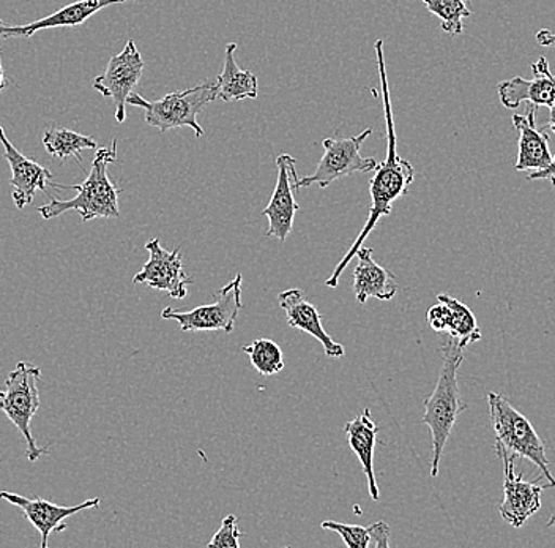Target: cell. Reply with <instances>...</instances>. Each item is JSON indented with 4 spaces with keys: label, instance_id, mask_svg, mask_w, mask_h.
<instances>
[{
    "label": "cell",
    "instance_id": "cell-1",
    "mask_svg": "<svg viewBox=\"0 0 555 548\" xmlns=\"http://www.w3.org/2000/svg\"><path fill=\"white\" fill-rule=\"evenodd\" d=\"M376 58L380 76L382 103H384L385 120H387V158L382 165H377L376 175L371 180L370 193L373 204H371L366 224L357 235L356 242L346 253L345 258L339 262V265L333 270L332 277L325 282L328 288L338 286L343 270L356 258L357 250L362 247L364 239L373 232L382 217H388L391 214L395 201L408 195L409 187L414 182V166L398 155V138L397 130H395L390 88H388L387 71H385L384 41L382 40L376 41Z\"/></svg>",
    "mask_w": 555,
    "mask_h": 548
},
{
    "label": "cell",
    "instance_id": "cell-2",
    "mask_svg": "<svg viewBox=\"0 0 555 548\" xmlns=\"http://www.w3.org/2000/svg\"><path fill=\"white\" fill-rule=\"evenodd\" d=\"M443 364L433 394L425 400L422 422L429 426L433 436L431 476H439L440 460L457 418L466 411L467 404L461 398L457 370L464 360V349L456 340L450 339L442 346Z\"/></svg>",
    "mask_w": 555,
    "mask_h": 548
},
{
    "label": "cell",
    "instance_id": "cell-3",
    "mask_svg": "<svg viewBox=\"0 0 555 548\" xmlns=\"http://www.w3.org/2000/svg\"><path fill=\"white\" fill-rule=\"evenodd\" d=\"M117 160V140L114 138L109 148L99 149L92 162V169L81 186L65 187L78 192L72 200L62 201L52 197L51 203L38 207V214L44 220H52L68 211H78L82 221L95 220V218H119L120 189L107 176V165Z\"/></svg>",
    "mask_w": 555,
    "mask_h": 548
},
{
    "label": "cell",
    "instance_id": "cell-4",
    "mask_svg": "<svg viewBox=\"0 0 555 548\" xmlns=\"http://www.w3.org/2000/svg\"><path fill=\"white\" fill-rule=\"evenodd\" d=\"M489 416L495 432V443L502 444L516 459L529 460L555 487V479L550 470L546 444L538 435L526 416L520 415L501 394H488Z\"/></svg>",
    "mask_w": 555,
    "mask_h": 548
},
{
    "label": "cell",
    "instance_id": "cell-5",
    "mask_svg": "<svg viewBox=\"0 0 555 548\" xmlns=\"http://www.w3.org/2000/svg\"><path fill=\"white\" fill-rule=\"evenodd\" d=\"M217 99V81L206 79L194 88L168 93L155 102H149L139 93L131 92L127 103L142 107L145 111V123L163 133L173 130V128L190 127L193 128L196 137L201 138L204 130L197 123V116L208 103L215 102Z\"/></svg>",
    "mask_w": 555,
    "mask_h": 548
},
{
    "label": "cell",
    "instance_id": "cell-6",
    "mask_svg": "<svg viewBox=\"0 0 555 548\" xmlns=\"http://www.w3.org/2000/svg\"><path fill=\"white\" fill-rule=\"evenodd\" d=\"M41 370L34 364L21 360L5 381V391H0V411L5 412L10 422L16 425L27 444L26 457L30 463L48 456V447L38 446L30 429L34 416L40 408L38 381Z\"/></svg>",
    "mask_w": 555,
    "mask_h": 548
},
{
    "label": "cell",
    "instance_id": "cell-7",
    "mask_svg": "<svg viewBox=\"0 0 555 548\" xmlns=\"http://www.w3.org/2000/svg\"><path fill=\"white\" fill-rule=\"evenodd\" d=\"M373 133V128H366L357 137L350 138H327L324 144L325 154L319 162L318 168L311 176L298 177L295 180L294 189L300 190L305 187L319 186L325 189L335 180L353 175V173L376 171L379 163L374 158L362 157L360 149L366 138Z\"/></svg>",
    "mask_w": 555,
    "mask_h": 548
},
{
    "label": "cell",
    "instance_id": "cell-8",
    "mask_svg": "<svg viewBox=\"0 0 555 548\" xmlns=\"http://www.w3.org/2000/svg\"><path fill=\"white\" fill-rule=\"evenodd\" d=\"M242 283L243 279L238 273L215 293L211 304L201 305L190 311H177L168 307L162 311V318L179 322L182 332L223 331L224 334H232L243 308Z\"/></svg>",
    "mask_w": 555,
    "mask_h": 548
},
{
    "label": "cell",
    "instance_id": "cell-9",
    "mask_svg": "<svg viewBox=\"0 0 555 548\" xmlns=\"http://www.w3.org/2000/svg\"><path fill=\"white\" fill-rule=\"evenodd\" d=\"M142 73H144V61H142L141 53H139L134 40H128L124 51L111 58L103 75L93 79V89L102 93L103 97L113 99L114 106H116L114 117L119 124L127 119L125 106H127L128 97L141 81Z\"/></svg>",
    "mask_w": 555,
    "mask_h": 548
},
{
    "label": "cell",
    "instance_id": "cell-10",
    "mask_svg": "<svg viewBox=\"0 0 555 548\" xmlns=\"http://www.w3.org/2000/svg\"><path fill=\"white\" fill-rule=\"evenodd\" d=\"M495 453L503 461V502L499 506L502 519L513 526L520 528L530 517L535 515L541 509V494L543 487L535 481L529 482L524 474L515 473L516 457L512 456L502 444L495 443Z\"/></svg>",
    "mask_w": 555,
    "mask_h": 548
},
{
    "label": "cell",
    "instance_id": "cell-11",
    "mask_svg": "<svg viewBox=\"0 0 555 548\" xmlns=\"http://www.w3.org/2000/svg\"><path fill=\"white\" fill-rule=\"evenodd\" d=\"M149 262L142 266L133 283L147 284L154 290L166 291L172 300H185L189 296V284L193 279L183 272V259L180 247L168 252L162 247L159 239H152L145 244Z\"/></svg>",
    "mask_w": 555,
    "mask_h": 548
},
{
    "label": "cell",
    "instance_id": "cell-12",
    "mask_svg": "<svg viewBox=\"0 0 555 548\" xmlns=\"http://www.w3.org/2000/svg\"><path fill=\"white\" fill-rule=\"evenodd\" d=\"M0 499L9 501L10 505L16 506V508L23 511L26 519L33 523L34 528L40 533L41 548H48V540H50L52 533H62V531L67 530L65 520L68 517L87 511V509L99 508L102 505V499L90 498L86 499L81 505L65 508V506H57L54 502L47 501V499L40 498V496H34V499H30L26 498V496L12 494V492H0Z\"/></svg>",
    "mask_w": 555,
    "mask_h": 548
},
{
    "label": "cell",
    "instance_id": "cell-13",
    "mask_svg": "<svg viewBox=\"0 0 555 548\" xmlns=\"http://www.w3.org/2000/svg\"><path fill=\"white\" fill-rule=\"evenodd\" d=\"M297 160L289 154L280 155L276 158L278 179L275 190H273L272 200L269 206L263 209V217L269 218V238H276L278 241L286 242L294 227L295 214L298 211L297 201H295V180L298 179L295 171Z\"/></svg>",
    "mask_w": 555,
    "mask_h": 548
},
{
    "label": "cell",
    "instance_id": "cell-14",
    "mask_svg": "<svg viewBox=\"0 0 555 548\" xmlns=\"http://www.w3.org/2000/svg\"><path fill=\"white\" fill-rule=\"evenodd\" d=\"M0 142H2L7 162H9L10 169H12V180H10V183L13 187L12 196L17 209H24V207L29 206L38 190L47 192L48 186L61 189V186L51 182L54 179V175L51 171H48L44 166L38 165L37 162L27 158L26 155L17 151L15 145L7 138L2 125H0Z\"/></svg>",
    "mask_w": 555,
    "mask_h": 548
},
{
    "label": "cell",
    "instance_id": "cell-15",
    "mask_svg": "<svg viewBox=\"0 0 555 548\" xmlns=\"http://www.w3.org/2000/svg\"><path fill=\"white\" fill-rule=\"evenodd\" d=\"M532 72L533 79L530 81L516 76L498 86L499 99L503 106L513 110L524 102L537 107L555 105V75L551 72L547 59H538L532 65Z\"/></svg>",
    "mask_w": 555,
    "mask_h": 548
},
{
    "label": "cell",
    "instance_id": "cell-16",
    "mask_svg": "<svg viewBox=\"0 0 555 548\" xmlns=\"http://www.w3.org/2000/svg\"><path fill=\"white\" fill-rule=\"evenodd\" d=\"M280 307L286 314L287 324L291 328L300 329L314 336L322 346H324L325 356L330 359H341L346 354L345 346L327 334L324 326H322V317L315 305L305 297V293L298 288L294 290L283 291L278 294Z\"/></svg>",
    "mask_w": 555,
    "mask_h": 548
},
{
    "label": "cell",
    "instance_id": "cell-17",
    "mask_svg": "<svg viewBox=\"0 0 555 548\" xmlns=\"http://www.w3.org/2000/svg\"><path fill=\"white\" fill-rule=\"evenodd\" d=\"M512 119L519 133L516 171H543L553 162V154L547 128L537 127V106L529 105L526 113L515 114Z\"/></svg>",
    "mask_w": 555,
    "mask_h": 548
},
{
    "label": "cell",
    "instance_id": "cell-18",
    "mask_svg": "<svg viewBox=\"0 0 555 548\" xmlns=\"http://www.w3.org/2000/svg\"><path fill=\"white\" fill-rule=\"evenodd\" d=\"M125 2H131V0H78V2L69 3L64 9L57 10L47 18L34 21V23L24 24V26H7L0 20V40L12 37H33L34 34L40 33V30L54 29V27L81 26L100 10Z\"/></svg>",
    "mask_w": 555,
    "mask_h": 548
},
{
    "label": "cell",
    "instance_id": "cell-19",
    "mask_svg": "<svg viewBox=\"0 0 555 548\" xmlns=\"http://www.w3.org/2000/svg\"><path fill=\"white\" fill-rule=\"evenodd\" d=\"M356 258L359 265L353 270V294L360 304H366L371 297L391 301L398 293V283L393 273L377 265L373 258V248L360 247Z\"/></svg>",
    "mask_w": 555,
    "mask_h": 548
},
{
    "label": "cell",
    "instance_id": "cell-20",
    "mask_svg": "<svg viewBox=\"0 0 555 548\" xmlns=\"http://www.w3.org/2000/svg\"><path fill=\"white\" fill-rule=\"evenodd\" d=\"M345 432L350 449L359 457L364 474H366L367 490H370L371 498L377 501L379 499V485H377L376 474H374V449H376L379 429L371 418V409H364L362 415L347 422Z\"/></svg>",
    "mask_w": 555,
    "mask_h": 548
},
{
    "label": "cell",
    "instance_id": "cell-21",
    "mask_svg": "<svg viewBox=\"0 0 555 548\" xmlns=\"http://www.w3.org/2000/svg\"><path fill=\"white\" fill-rule=\"evenodd\" d=\"M237 43L225 47L223 72L215 79L218 86V99L223 102H241L245 99H258V78L255 73L243 71L235 62Z\"/></svg>",
    "mask_w": 555,
    "mask_h": 548
},
{
    "label": "cell",
    "instance_id": "cell-22",
    "mask_svg": "<svg viewBox=\"0 0 555 548\" xmlns=\"http://www.w3.org/2000/svg\"><path fill=\"white\" fill-rule=\"evenodd\" d=\"M321 528L338 533L349 548H366L371 544L377 548L390 547V528L385 522H376L364 528V526L347 525V523L325 520L321 523Z\"/></svg>",
    "mask_w": 555,
    "mask_h": 548
},
{
    "label": "cell",
    "instance_id": "cell-23",
    "mask_svg": "<svg viewBox=\"0 0 555 548\" xmlns=\"http://www.w3.org/2000/svg\"><path fill=\"white\" fill-rule=\"evenodd\" d=\"M43 145L48 154L62 160L78 158L81 162V152L86 149L99 148V142L86 135L76 133L68 128L52 127L44 131Z\"/></svg>",
    "mask_w": 555,
    "mask_h": 548
},
{
    "label": "cell",
    "instance_id": "cell-24",
    "mask_svg": "<svg viewBox=\"0 0 555 548\" xmlns=\"http://www.w3.org/2000/svg\"><path fill=\"white\" fill-rule=\"evenodd\" d=\"M437 301L446 304L450 308L451 319L449 334L451 339L456 340L461 348L466 349L470 343L481 340V331L478 329L477 318L472 314L470 308L463 302L454 300V297L447 296V294H439Z\"/></svg>",
    "mask_w": 555,
    "mask_h": 548
},
{
    "label": "cell",
    "instance_id": "cell-25",
    "mask_svg": "<svg viewBox=\"0 0 555 548\" xmlns=\"http://www.w3.org/2000/svg\"><path fill=\"white\" fill-rule=\"evenodd\" d=\"M429 13L440 20L443 33L460 36L464 33V20L472 15L470 0H422Z\"/></svg>",
    "mask_w": 555,
    "mask_h": 548
},
{
    "label": "cell",
    "instance_id": "cell-26",
    "mask_svg": "<svg viewBox=\"0 0 555 548\" xmlns=\"http://www.w3.org/2000/svg\"><path fill=\"white\" fill-rule=\"evenodd\" d=\"M248 354L253 367L262 377H272L284 369V356L278 343L269 339H258L243 348Z\"/></svg>",
    "mask_w": 555,
    "mask_h": 548
},
{
    "label": "cell",
    "instance_id": "cell-27",
    "mask_svg": "<svg viewBox=\"0 0 555 548\" xmlns=\"http://www.w3.org/2000/svg\"><path fill=\"white\" fill-rule=\"evenodd\" d=\"M242 531L238 530L237 517L228 515L221 523V528L215 533L214 539L207 544L208 547L238 548L241 547Z\"/></svg>",
    "mask_w": 555,
    "mask_h": 548
},
{
    "label": "cell",
    "instance_id": "cell-28",
    "mask_svg": "<svg viewBox=\"0 0 555 548\" xmlns=\"http://www.w3.org/2000/svg\"><path fill=\"white\" fill-rule=\"evenodd\" d=\"M450 319V308L447 307L446 304H442V302L434 305V307L428 310V324L431 326L434 331L440 332V334L449 332Z\"/></svg>",
    "mask_w": 555,
    "mask_h": 548
},
{
    "label": "cell",
    "instance_id": "cell-29",
    "mask_svg": "<svg viewBox=\"0 0 555 548\" xmlns=\"http://www.w3.org/2000/svg\"><path fill=\"white\" fill-rule=\"evenodd\" d=\"M537 41L541 47L555 48V34L547 29H541L537 33Z\"/></svg>",
    "mask_w": 555,
    "mask_h": 548
},
{
    "label": "cell",
    "instance_id": "cell-30",
    "mask_svg": "<svg viewBox=\"0 0 555 548\" xmlns=\"http://www.w3.org/2000/svg\"><path fill=\"white\" fill-rule=\"evenodd\" d=\"M555 176V155L553 157V162L547 166L543 171H533L532 175L527 177L529 180H540V179H551V177Z\"/></svg>",
    "mask_w": 555,
    "mask_h": 548
},
{
    "label": "cell",
    "instance_id": "cell-31",
    "mask_svg": "<svg viewBox=\"0 0 555 548\" xmlns=\"http://www.w3.org/2000/svg\"><path fill=\"white\" fill-rule=\"evenodd\" d=\"M9 86H10V79L7 78L5 72H3L2 58H0V92H2V90H5L7 88H9Z\"/></svg>",
    "mask_w": 555,
    "mask_h": 548
},
{
    "label": "cell",
    "instance_id": "cell-32",
    "mask_svg": "<svg viewBox=\"0 0 555 548\" xmlns=\"http://www.w3.org/2000/svg\"><path fill=\"white\" fill-rule=\"evenodd\" d=\"M551 110V114H550V123H547L546 125H544V127L547 128V130H553L554 133H555V105L554 106H551L550 107Z\"/></svg>",
    "mask_w": 555,
    "mask_h": 548
},
{
    "label": "cell",
    "instance_id": "cell-33",
    "mask_svg": "<svg viewBox=\"0 0 555 548\" xmlns=\"http://www.w3.org/2000/svg\"><path fill=\"white\" fill-rule=\"evenodd\" d=\"M550 526H553V528H555V515L553 517V519L550 520Z\"/></svg>",
    "mask_w": 555,
    "mask_h": 548
}]
</instances>
